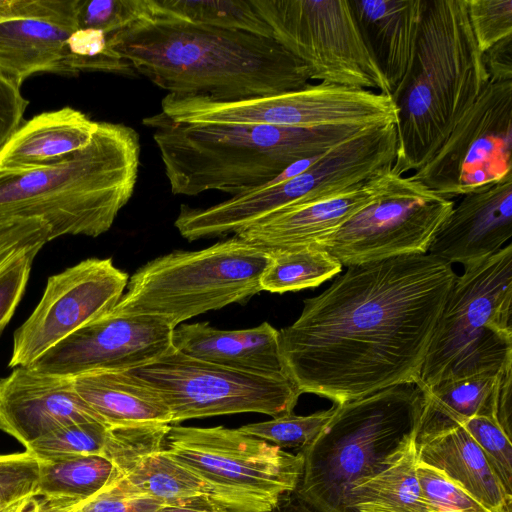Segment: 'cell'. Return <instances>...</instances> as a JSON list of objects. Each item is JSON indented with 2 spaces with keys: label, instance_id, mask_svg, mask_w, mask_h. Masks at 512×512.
<instances>
[{
  "label": "cell",
  "instance_id": "cell-37",
  "mask_svg": "<svg viewBox=\"0 0 512 512\" xmlns=\"http://www.w3.org/2000/svg\"><path fill=\"white\" fill-rule=\"evenodd\" d=\"M421 493L434 512H490L439 470L417 463Z\"/></svg>",
  "mask_w": 512,
  "mask_h": 512
},
{
  "label": "cell",
  "instance_id": "cell-21",
  "mask_svg": "<svg viewBox=\"0 0 512 512\" xmlns=\"http://www.w3.org/2000/svg\"><path fill=\"white\" fill-rule=\"evenodd\" d=\"M415 439L421 444L475 416L494 419L511 438L512 364L497 373L446 380L426 389Z\"/></svg>",
  "mask_w": 512,
  "mask_h": 512
},
{
  "label": "cell",
  "instance_id": "cell-2",
  "mask_svg": "<svg viewBox=\"0 0 512 512\" xmlns=\"http://www.w3.org/2000/svg\"><path fill=\"white\" fill-rule=\"evenodd\" d=\"M110 39L135 73L171 94L237 100L310 84L304 65L279 43L248 32L150 15Z\"/></svg>",
  "mask_w": 512,
  "mask_h": 512
},
{
  "label": "cell",
  "instance_id": "cell-28",
  "mask_svg": "<svg viewBox=\"0 0 512 512\" xmlns=\"http://www.w3.org/2000/svg\"><path fill=\"white\" fill-rule=\"evenodd\" d=\"M124 474L109 459L88 455L63 461H39L36 496L55 506L73 507L110 487Z\"/></svg>",
  "mask_w": 512,
  "mask_h": 512
},
{
  "label": "cell",
  "instance_id": "cell-31",
  "mask_svg": "<svg viewBox=\"0 0 512 512\" xmlns=\"http://www.w3.org/2000/svg\"><path fill=\"white\" fill-rule=\"evenodd\" d=\"M270 259L261 278L262 291L285 293L314 288L338 275L343 265L324 249L269 253Z\"/></svg>",
  "mask_w": 512,
  "mask_h": 512
},
{
  "label": "cell",
  "instance_id": "cell-44",
  "mask_svg": "<svg viewBox=\"0 0 512 512\" xmlns=\"http://www.w3.org/2000/svg\"><path fill=\"white\" fill-rule=\"evenodd\" d=\"M482 60L490 80H512V36L502 39L482 53Z\"/></svg>",
  "mask_w": 512,
  "mask_h": 512
},
{
  "label": "cell",
  "instance_id": "cell-41",
  "mask_svg": "<svg viewBox=\"0 0 512 512\" xmlns=\"http://www.w3.org/2000/svg\"><path fill=\"white\" fill-rule=\"evenodd\" d=\"M162 505L129 491L121 479L97 495L77 503L70 512H155Z\"/></svg>",
  "mask_w": 512,
  "mask_h": 512
},
{
  "label": "cell",
  "instance_id": "cell-10",
  "mask_svg": "<svg viewBox=\"0 0 512 512\" xmlns=\"http://www.w3.org/2000/svg\"><path fill=\"white\" fill-rule=\"evenodd\" d=\"M161 112L174 121L195 124L315 128L397 123V108L391 95L323 82L237 100L167 93L161 101Z\"/></svg>",
  "mask_w": 512,
  "mask_h": 512
},
{
  "label": "cell",
  "instance_id": "cell-27",
  "mask_svg": "<svg viewBox=\"0 0 512 512\" xmlns=\"http://www.w3.org/2000/svg\"><path fill=\"white\" fill-rule=\"evenodd\" d=\"M121 481L129 491L152 498L162 506L226 511L216 502L208 484L164 448L141 456Z\"/></svg>",
  "mask_w": 512,
  "mask_h": 512
},
{
  "label": "cell",
  "instance_id": "cell-25",
  "mask_svg": "<svg viewBox=\"0 0 512 512\" xmlns=\"http://www.w3.org/2000/svg\"><path fill=\"white\" fill-rule=\"evenodd\" d=\"M72 378L80 398L110 427L172 424L161 396L129 371L100 370Z\"/></svg>",
  "mask_w": 512,
  "mask_h": 512
},
{
  "label": "cell",
  "instance_id": "cell-18",
  "mask_svg": "<svg viewBox=\"0 0 512 512\" xmlns=\"http://www.w3.org/2000/svg\"><path fill=\"white\" fill-rule=\"evenodd\" d=\"M81 422L106 424L77 394L72 377L19 366L0 378V430L24 447Z\"/></svg>",
  "mask_w": 512,
  "mask_h": 512
},
{
  "label": "cell",
  "instance_id": "cell-6",
  "mask_svg": "<svg viewBox=\"0 0 512 512\" xmlns=\"http://www.w3.org/2000/svg\"><path fill=\"white\" fill-rule=\"evenodd\" d=\"M304 449L295 493L319 512H348L349 493L394 465L415 443L424 404L417 384H400L335 404Z\"/></svg>",
  "mask_w": 512,
  "mask_h": 512
},
{
  "label": "cell",
  "instance_id": "cell-24",
  "mask_svg": "<svg viewBox=\"0 0 512 512\" xmlns=\"http://www.w3.org/2000/svg\"><path fill=\"white\" fill-rule=\"evenodd\" d=\"M98 123L72 107L38 114L21 124L0 149V172L60 163L90 143Z\"/></svg>",
  "mask_w": 512,
  "mask_h": 512
},
{
  "label": "cell",
  "instance_id": "cell-23",
  "mask_svg": "<svg viewBox=\"0 0 512 512\" xmlns=\"http://www.w3.org/2000/svg\"><path fill=\"white\" fill-rule=\"evenodd\" d=\"M174 348L195 359L245 372L286 376L279 331L268 322L248 329L220 330L207 322L181 324L173 331Z\"/></svg>",
  "mask_w": 512,
  "mask_h": 512
},
{
  "label": "cell",
  "instance_id": "cell-39",
  "mask_svg": "<svg viewBox=\"0 0 512 512\" xmlns=\"http://www.w3.org/2000/svg\"><path fill=\"white\" fill-rule=\"evenodd\" d=\"M39 461L28 451L0 454V512L36 496Z\"/></svg>",
  "mask_w": 512,
  "mask_h": 512
},
{
  "label": "cell",
  "instance_id": "cell-40",
  "mask_svg": "<svg viewBox=\"0 0 512 512\" xmlns=\"http://www.w3.org/2000/svg\"><path fill=\"white\" fill-rule=\"evenodd\" d=\"M49 241V227L41 219L0 217V274L21 254Z\"/></svg>",
  "mask_w": 512,
  "mask_h": 512
},
{
  "label": "cell",
  "instance_id": "cell-42",
  "mask_svg": "<svg viewBox=\"0 0 512 512\" xmlns=\"http://www.w3.org/2000/svg\"><path fill=\"white\" fill-rule=\"evenodd\" d=\"M40 250L37 247L26 251L0 274V334L24 295L33 260Z\"/></svg>",
  "mask_w": 512,
  "mask_h": 512
},
{
  "label": "cell",
  "instance_id": "cell-22",
  "mask_svg": "<svg viewBox=\"0 0 512 512\" xmlns=\"http://www.w3.org/2000/svg\"><path fill=\"white\" fill-rule=\"evenodd\" d=\"M361 35L391 93L414 60L428 0H349Z\"/></svg>",
  "mask_w": 512,
  "mask_h": 512
},
{
  "label": "cell",
  "instance_id": "cell-3",
  "mask_svg": "<svg viewBox=\"0 0 512 512\" xmlns=\"http://www.w3.org/2000/svg\"><path fill=\"white\" fill-rule=\"evenodd\" d=\"M174 195L232 196L259 188L291 164L329 150L368 127L315 128L177 122L145 117Z\"/></svg>",
  "mask_w": 512,
  "mask_h": 512
},
{
  "label": "cell",
  "instance_id": "cell-8",
  "mask_svg": "<svg viewBox=\"0 0 512 512\" xmlns=\"http://www.w3.org/2000/svg\"><path fill=\"white\" fill-rule=\"evenodd\" d=\"M270 256L235 235L195 251H173L140 267L111 312L178 324L262 291Z\"/></svg>",
  "mask_w": 512,
  "mask_h": 512
},
{
  "label": "cell",
  "instance_id": "cell-46",
  "mask_svg": "<svg viewBox=\"0 0 512 512\" xmlns=\"http://www.w3.org/2000/svg\"><path fill=\"white\" fill-rule=\"evenodd\" d=\"M155 512H227V511H209L177 506H161Z\"/></svg>",
  "mask_w": 512,
  "mask_h": 512
},
{
  "label": "cell",
  "instance_id": "cell-32",
  "mask_svg": "<svg viewBox=\"0 0 512 512\" xmlns=\"http://www.w3.org/2000/svg\"><path fill=\"white\" fill-rule=\"evenodd\" d=\"M79 72L135 74L130 63L112 45L110 34L77 28L65 43L60 74L76 75Z\"/></svg>",
  "mask_w": 512,
  "mask_h": 512
},
{
  "label": "cell",
  "instance_id": "cell-45",
  "mask_svg": "<svg viewBox=\"0 0 512 512\" xmlns=\"http://www.w3.org/2000/svg\"><path fill=\"white\" fill-rule=\"evenodd\" d=\"M267 512H319L305 501H303L295 492L284 495L271 510Z\"/></svg>",
  "mask_w": 512,
  "mask_h": 512
},
{
  "label": "cell",
  "instance_id": "cell-17",
  "mask_svg": "<svg viewBox=\"0 0 512 512\" xmlns=\"http://www.w3.org/2000/svg\"><path fill=\"white\" fill-rule=\"evenodd\" d=\"M77 0H0V75L17 87L36 73L60 74Z\"/></svg>",
  "mask_w": 512,
  "mask_h": 512
},
{
  "label": "cell",
  "instance_id": "cell-16",
  "mask_svg": "<svg viewBox=\"0 0 512 512\" xmlns=\"http://www.w3.org/2000/svg\"><path fill=\"white\" fill-rule=\"evenodd\" d=\"M174 329L149 315L110 311L60 341L29 367L69 377L100 370H132L170 352Z\"/></svg>",
  "mask_w": 512,
  "mask_h": 512
},
{
  "label": "cell",
  "instance_id": "cell-5",
  "mask_svg": "<svg viewBox=\"0 0 512 512\" xmlns=\"http://www.w3.org/2000/svg\"><path fill=\"white\" fill-rule=\"evenodd\" d=\"M140 137L122 123L99 122L90 143L64 161L23 172H0V217L43 220L50 239L97 237L133 195Z\"/></svg>",
  "mask_w": 512,
  "mask_h": 512
},
{
  "label": "cell",
  "instance_id": "cell-19",
  "mask_svg": "<svg viewBox=\"0 0 512 512\" xmlns=\"http://www.w3.org/2000/svg\"><path fill=\"white\" fill-rule=\"evenodd\" d=\"M428 253L452 265L485 259L512 236V174L460 196Z\"/></svg>",
  "mask_w": 512,
  "mask_h": 512
},
{
  "label": "cell",
  "instance_id": "cell-15",
  "mask_svg": "<svg viewBox=\"0 0 512 512\" xmlns=\"http://www.w3.org/2000/svg\"><path fill=\"white\" fill-rule=\"evenodd\" d=\"M128 284L110 258H89L52 275L31 315L15 330L9 367L30 366L60 341L109 313Z\"/></svg>",
  "mask_w": 512,
  "mask_h": 512
},
{
  "label": "cell",
  "instance_id": "cell-1",
  "mask_svg": "<svg viewBox=\"0 0 512 512\" xmlns=\"http://www.w3.org/2000/svg\"><path fill=\"white\" fill-rule=\"evenodd\" d=\"M456 276L429 253L348 266L279 330L286 376L335 404L418 384Z\"/></svg>",
  "mask_w": 512,
  "mask_h": 512
},
{
  "label": "cell",
  "instance_id": "cell-4",
  "mask_svg": "<svg viewBox=\"0 0 512 512\" xmlns=\"http://www.w3.org/2000/svg\"><path fill=\"white\" fill-rule=\"evenodd\" d=\"M488 80L466 0H428L413 63L391 93L397 108L391 171L406 176L427 163Z\"/></svg>",
  "mask_w": 512,
  "mask_h": 512
},
{
  "label": "cell",
  "instance_id": "cell-11",
  "mask_svg": "<svg viewBox=\"0 0 512 512\" xmlns=\"http://www.w3.org/2000/svg\"><path fill=\"white\" fill-rule=\"evenodd\" d=\"M272 38L298 59L310 80L391 95L349 0H251Z\"/></svg>",
  "mask_w": 512,
  "mask_h": 512
},
{
  "label": "cell",
  "instance_id": "cell-36",
  "mask_svg": "<svg viewBox=\"0 0 512 512\" xmlns=\"http://www.w3.org/2000/svg\"><path fill=\"white\" fill-rule=\"evenodd\" d=\"M481 448L488 464L512 496V445L499 424L486 416H475L462 425Z\"/></svg>",
  "mask_w": 512,
  "mask_h": 512
},
{
  "label": "cell",
  "instance_id": "cell-30",
  "mask_svg": "<svg viewBox=\"0 0 512 512\" xmlns=\"http://www.w3.org/2000/svg\"><path fill=\"white\" fill-rule=\"evenodd\" d=\"M151 16L272 38L251 0H148Z\"/></svg>",
  "mask_w": 512,
  "mask_h": 512
},
{
  "label": "cell",
  "instance_id": "cell-26",
  "mask_svg": "<svg viewBox=\"0 0 512 512\" xmlns=\"http://www.w3.org/2000/svg\"><path fill=\"white\" fill-rule=\"evenodd\" d=\"M417 460L460 486L490 512H512V496L463 426L416 445Z\"/></svg>",
  "mask_w": 512,
  "mask_h": 512
},
{
  "label": "cell",
  "instance_id": "cell-20",
  "mask_svg": "<svg viewBox=\"0 0 512 512\" xmlns=\"http://www.w3.org/2000/svg\"><path fill=\"white\" fill-rule=\"evenodd\" d=\"M390 171L333 197L285 207L235 235L268 254L319 248L324 240L383 192Z\"/></svg>",
  "mask_w": 512,
  "mask_h": 512
},
{
  "label": "cell",
  "instance_id": "cell-35",
  "mask_svg": "<svg viewBox=\"0 0 512 512\" xmlns=\"http://www.w3.org/2000/svg\"><path fill=\"white\" fill-rule=\"evenodd\" d=\"M150 16L148 0H77L79 29H95L107 34L122 31Z\"/></svg>",
  "mask_w": 512,
  "mask_h": 512
},
{
  "label": "cell",
  "instance_id": "cell-33",
  "mask_svg": "<svg viewBox=\"0 0 512 512\" xmlns=\"http://www.w3.org/2000/svg\"><path fill=\"white\" fill-rule=\"evenodd\" d=\"M110 426L74 423L54 430L25 446L38 461L56 462L80 456H103Z\"/></svg>",
  "mask_w": 512,
  "mask_h": 512
},
{
  "label": "cell",
  "instance_id": "cell-9",
  "mask_svg": "<svg viewBox=\"0 0 512 512\" xmlns=\"http://www.w3.org/2000/svg\"><path fill=\"white\" fill-rule=\"evenodd\" d=\"M167 453L212 489L227 512H267L299 484L303 457L239 429L170 425Z\"/></svg>",
  "mask_w": 512,
  "mask_h": 512
},
{
  "label": "cell",
  "instance_id": "cell-13",
  "mask_svg": "<svg viewBox=\"0 0 512 512\" xmlns=\"http://www.w3.org/2000/svg\"><path fill=\"white\" fill-rule=\"evenodd\" d=\"M410 176L390 171L383 192L324 240V249L344 266L428 253L453 206Z\"/></svg>",
  "mask_w": 512,
  "mask_h": 512
},
{
  "label": "cell",
  "instance_id": "cell-38",
  "mask_svg": "<svg viewBox=\"0 0 512 512\" xmlns=\"http://www.w3.org/2000/svg\"><path fill=\"white\" fill-rule=\"evenodd\" d=\"M466 9L481 53L512 36V0H466Z\"/></svg>",
  "mask_w": 512,
  "mask_h": 512
},
{
  "label": "cell",
  "instance_id": "cell-34",
  "mask_svg": "<svg viewBox=\"0 0 512 512\" xmlns=\"http://www.w3.org/2000/svg\"><path fill=\"white\" fill-rule=\"evenodd\" d=\"M334 409L333 404L328 410L310 415L290 413L268 421L247 424L238 429L280 448H298L301 451L317 437L333 415Z\"/></svg>",
  "mask_w": 512,
  "mask_h": 512
},
{
  "label": "cell",
  "instance_id": "cell-14",
  "mask_svg": "<svg viewBox=\"0 0 512 512\" xmlns=\"http://www.w3.org/2000/svg\"><path fill=\"white\" fill-rule=\"evenodd\" d=\"M512 80H488L445 142L409 176L452 200L512 174Z\"/></svg>",
  "mask_w": 512,
  "mask_h": 512
},
{
  "label": "cell",
  "instance_id": "cell-43",
  "mask_svg": "<svg viewBox=\"0 0 512 512\" xmlns=\"http://www.w3.org/2000/svg\"><path fill=\"white\" fill-rule=\"evenodd\" d=\"M28 104L20 88L0 75V149L22 124Z\"/></svg>",
  "mask_w": 512,
  "mask_h": 512
},
{
  "label": "cell",
  "instance_id": "cell-12",
  "mask_svg": "<svg viewBox=\"0 0 512 512\" xmlns=\"http://www.w3.org/2000/svg\"><path fill=\"white\" fill-rule=\"evenodd\" d=\"M128 371L161 396L172 414V424L247 412L275 418L293 413L301 395L288 377L224 367L189 357L175 348Z\"/></svg>",
  "mask_w": 512,
  "mask_h": 512
},
{
  "label": "cell",
  "instance_id": "cell-29",
  "mask_svg": "<svg viewBox=\"0 0 512 512\" xmlns=\"http://www.w3.org/2000/svg\"><path fill=\"white\" fill-rule=\"evenodd\" d=\"M416 444L391 467L351 490L348 512H434L416 475Z\"/></svg>",
  "mask_w": 512,
  "mask_h": 512
},
{
  "label": "cell",
  "instance_id": "cell-7",
  "mask_svg": "<svg viewBox=\"0 0 512 512\" xmlns=\"http://www.w3.org/2000/svg\"><path fill=\"white\" fill-rule=\"evenodd\" d=\"M512 245L464 266L434 329L418 386L512 364Z\"/></svg>",
  "mask_w": 512,
  "mask_h": 512
}]
</instances>
